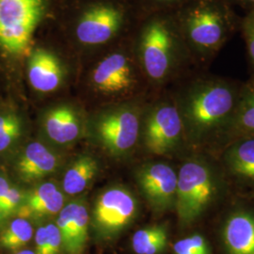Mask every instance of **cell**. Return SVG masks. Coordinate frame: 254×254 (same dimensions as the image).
Wrapping results in <instances>:
<instances>
[{
	"instance_id": "obj_1",
	"label": "cell",
	"mask_w": 254,
	"mask_h": 254,
	"mask_svg": "<svg viewBox=\"0 0 254 254\" xmlns=\"http://www.w3.org/2000/svg\"><path fill=\"white\" fill-rule=\"evenodd\" d=\"M238 95L227 82L207 79L198 82L187 96L184 117L191 131L197 136L230 124L234 115Z\"/></svg>"
},
{
	"instance_id": "obj_2",
	"label": "cell",
	"mask_w": 254,
	"mask_h": 254,
	"mask_svg": "<svg viewBox=\"0 0 254 254\" xmlns=\"http://www.w3.org/2000/svg\"><path fill=\"white\" fill-rule=\"evenodd\" d=\"M185 36L200 58H209L224 46L234 29L231 10L221 0H193L182 18Z\"/></svg>"
},
{
	"instance_id": "obj_3",
	"label": "cell",
	"mask_w": 254,
	"mask_h": 254,
	"mask_svg": "<svg viewBox=\"0 0 254 254\" xmlns=\"http://www.w3.org/2000/svg\"><path fill=\"white\" fill-rule=\"evenodd\" d=\"M45 0H0V49L12 57L30 54Z\"/></svg>"
},
{
	"instance_id": "obj_4",
	"label": "cell",
	"mask_w": 254,
	"mask_h": 254,
	"mask_svg": "<svg viewBox=\"0 0 254 254\" xmlns=\"http://www.w3.org/2000/svg\"><path fill=\"white\" fill-rule=\"evenodd\" d=\"M216 185L208 165L200 160L184 164L177 175L175 206L180 222L190 224L207 208Z\"/></svg>"
},
{
	"instance_id": "obj_5",
	"label": "cell",
	"mask_w": 254,
	"mask_h": 254,
	"mask_svg": "<svg viewBox=\"0 0 254 254\" xmlns=\"http://www.w3.org/2000/svg\"><path fill=\"white\" fill-rule=\"evenodd\" d=\"M175 39L164 21L154 20L145 27L140 41V58L147 75L154 81L166 78L173 69Z\"/></svg>"
},
{
	"instance_id": "obj_6",
	"label": "cell",
	"mask_w": 254,
	"mask_h": 254,
	"mask_svg": "<svg viewBox=\"0 0 254 254\" xmlns=\"http://www.w3.org/2000/svg\"><path fill=\"white\" fill-rule=\"evenodd\" d=\"M137 203L134 195L123 188H113L101 194L93 209V220L105 235L118 233L134 219Z\"/></svg>"
},
{
	"instance_id": "obj_7",
	"label": "cell",
	"mask_w": 254,
	"mask_h": 254,
	"mask_svg": "<svg viewBox=\"0 0 254 254\" xmlns=\"http://www.w3.org/2000/svg\"><path fill=\"white\" fill-rule=\"evenodd\" d=\"M179 109L173 105H161L154 109L146 121L144 142L154 154H166L177 145L183 131Z\"/></svg>"
},
{
	"instance_id": "obj_8",
	"label": "cell",
	"mask_w": 254,
	"mask_h": 254,
	"mask_svg": "<svg viewBox=\"0 0 254 254\" xmlns=\"http://www.w3.org/2000/svg\"><path fill=\"white\" fill-rule=\"evenodd\" d=\"M137 181L146 199L155 210L163 211L175 205L177 174L169 165L144 166L137 173Z\"/></svg>"
},
{
	"instance_id": "obj_9",
	"label": "cell",
	"mask_w": 254,
	"mask_h": 254,
	"mask_svg": "<svg viewBox=\"0 0 254 254\" xmlns=\"http://www.w3.org/2000/svg\"><path fill=\"white\" fill-rule=\"evenodd\" d=\"M139 119L136 111L123 109L102 119L97 127L103 144L114 154L127 153L137 140Z\"/></svg>"
},
{
	"instance_id": "obj_10",
	"label": "cell",
	"mask_w": 254,
	"mask_h": 254,
	"mask_svg": "<svg viewBox=\"0 0 254 254\" xmlns=\"http://www.w3.org/2000/svg\"><path fill=\"white\" fill-rule=\"evenodd\" d=\"M89 212L79 200L72 201L61 210L56 225L66 254H82L84 252L89 236Z\"/></svg>"
},
{
	"instance_id": "obj_11",
	"label": "cell",
	"mask_w": 254,
	"mask_h": 254,
	"mask_svg": "<svg viewBox=\"0 0 254 254\" xmlns=\"http://www.w3.org/2000/svg\"><path fill=\"white\" fill-rule=\"evenodd\" d=\"M121 23L117 9L101 6L87 11L76 27V37L85 45H100L115 34Z\"/></svg>"
},
{
	"instance_id": "obj_12",
	"label": "cell",
	"mask_w": 254,
	"mask_h": 254,
	"mask_svg": "<svg viewBox=\"0 0 254 254\" xmlns=\"http://www.w3.org/2000/svg\"><path fill=\"white\" fill-rule=\"evenodd\" d=\"M92 80L95 87L105 92H118L127 90L133 82L131 67L127 57L110 55L97 65Z\"/></svg>"
},
{
	"instance_id": "obj_13",
	"label": "cell",
	"mask_w": 254,
	"mask_h": 254,
	"mask_svg": "<svg viewBox=\"0 0 254 254\" xmlns=\"http://www.w3.org/2000/svg\"><path fill=\"white\" fill-rule=\"evenodd\" d=\"M229 254H254V216L240 211L227 218L222 230Z\"/></svg>"
},
{
	"instance_id": "obj_14",
	"label": "cell",
	"mask_w": 254,
	"mask_h": 254,
	"mask_svg": "<svg viewBox=\"0 0 254 254\" xmlns=\"http://www.w3.org/2000/svg\"><path fill=\"white\" fill-rule=\"evenodd\" d=\"M63 78V69L54 55L44 49H37L28 64V79L38 91L50 92L59 88Z\"/></svg>"
},
{
	"instance_id": "obj_15",
	"label": "cell",
	"mask_w": 254,
	"mask_h": 254,
	"mask_svg": "<svg viewBox=\"0 0 254 254\" xmlns=\"http://www.w3.org/2000/svg\"><path fill=\"white\" fill-rule=\"evenodd\" d=\"M64 195L54 184H41L26 196L20 218H42L54 216L64 208Z\"/></svg>"
},
{
	"instance_id": "obj_16",
	"label": "cell",
	"mask_w": 254,
	"mask_h": 254,
	"mask_svg": "<svg viewBox=\"0 0 254 254\" xmlns=\"http://www.w3.org/2000/svg\"><path fill=\"white\" fill-rule=\"evenodd\" d=\"M57 165V157L46 146L40 142H32L21 155L17 169L23 180L32 182L53 173Z\"/></svg>"
},
{
	"instance_id": "obj_17",
	"label": "cell",
	"mask_w": 254,
	"mask_h": 254,
	"mask_svg": "<svg viewBox=\"0 0 254 254\" xmlns=\"http://www.w3.org/2000/svg\"><path fill=\"white\" fill-rule=\"evenodd\" d=\"M46 134L53 141L66 144L73 141L80 132V124L73 109L59 107L50 110L45 120Z\"/></svg>"
},
{
	"instance_id": "obj_18",
	"label": "cell",
	"mask_w": 254,
	"mask_h": 254,
	"mask_svg": "<svg viewBox=\"0 0 254 254\" xmlns=\"http://www.w3.org/2000/svg\"><path fill=\"white\" fill-rule=\"evenodd\" d=\"M97 173V163L91 156H80L64 174L63 187L68 195L81 193Z\"/></svg>"
},
{
	"instance_id": "obj_19",
	"label": "cell",
	"mask_w": 254,
	"mask_h": 254,
	"mask_svg": "<svg viewBox=\"0 0 254 254\" xmlns=\"http://www.w3.org/2000/svg\"><path fill=\"white\" fill-rule=\"evenodd\" d=\"M230 124L237 133L254 135V80L248 83L239 92Z\"/></svg>"
},
{
	"instance_id": "obj_20",
	"label": "cell",
	"mask_w": 254,
	"mask_h": 254,
	"mask_svg": "<svg viewBox=\"0 0 254 254\" xmlns=\"http://www.w3.org/2000/svg\"><path fill=\"white\" fill-rule=\"evenodd\" d=\"M227 163L236 175L254 180V138L244 139L231 147L227 153Z\"/></svg>"
},
{
	"instance_id": "obj_21",
	"label": "cell",
	"mask_w": 254,
	"mask_h": 254,
	"mask_svg": "<svg viewBox=\"0 0 254 254\" xmlns=\"http://www.w3.org/2000/svg\"><path fill=\"white\" fill-rule=\"evenodd\" d=\"M168 244V232L164 225H153L136 231L132 248L136 254H159Z\"/></svg>"
},
{
	"instance_id": "obj_22",
	"label": "cell",
	"mask_w": 254,
	"mask_h": 254,
	"mask_svg": "<svg viewBox=\"0 0 254 254\" xmlns=\"http://www.w3.org/2000/svg\"><path fill=\"white\" fill-rule=\"evenodd\" d=\"M33 229L26 218L12 220L0 235V246L9 251H19L30 241Z\"/></svg>"
},
{
	"instance_id": "obj_23",
	"label": "cell",
	"mask_w": 254,
	"mask_h": 254,
	"mask_svg": "<svg viewBox=\"0 0 254 254\" xmlns=\"http://www.w3.org/2000/svg\"><path fill=\"white\" fill-rule=\"evenodd\" d=\"M173 254H211V251L204 236L195 234L178 240L173 245Z\"/></svg>"
},
{
	"instance_id": "obj_24",
	"label": "cell",
	"mask_w": 254,
	"mask_h": 254,
	"mask_svg": "<svg viewBox=\"0 0 254 254\" xmlns=\"http://www.w3.org/2000/svg\"><path fill=\"white\" fill-rule=\"evenodd\" d=\"M20 134L21 125L15 115L0 116V151L7 149Z\"/></svg>"
},
{
	"instance_id": "obj_25",
	"label": "cell",
	"mask_w": 254,
	"mask_h": 254,
	"mask_svg": "<svg viewBox=\"0 0 254 254\" xmlns=\"http://www.w3.org/2000/svg\"><path fill=\"white\" fill-rule=\"evenodd\" d=\"M242 31L245 39L246 47L251 62L254 65V8L243 19Z\"/></svg>"
},
{
	"instance_id": "obj_26",
	"label": "cell",
	"mask_w": 254,
	"mask_h": 254,
	"mask_svg": "<svg viewBox=\"0 0 254 254\" xmlns=\"http://www.w3.org/2000/svg\"><path fill=\"white\" fill-rule=\"evenodd\" d=\"M46 254H61L63 248V240L60 230L56 224L48 223L46 225Z\"/></svg>"
},
{
	"instance_id": "obj_27",
	"label": "cell",
	"mask_w": 254,
	"mask_h": 254,
	"mask_svg": "<svg viewBox=\"0 0 254 254\" xmlns=\"http://www.w3.org/2000/svg\"><path fill=\"white\" fill-rule=\"evenodd\" d=\"M22 199H23V196L18 189L9 188L1 207L0 220L10 216L17 209Z\"/></svg>"
},
{
	"instance_id": "obj_28",
	"label": "cell",
	"mask_w": 254,
	"mask_h": 254,
	"mask_svg": "<svg viewBox=\"0 0 254 254\" xmlns=\"http://www.w3.org/2000/svg\"><path fill=\"white\" fill-rule=\"evenodd\" d=\"M35 254H46V226H41L35 234Z\"/></svg>"
},
{
	"instance_id": "obj_29",
	"label": "cell",
	"mask_w": 254,
	"mask_h": 254,
	"mask_svg": "<svg viewBox=\"0 0 254 254\" xmlns=\"http://www.w3.org/2000/svg\"><path fill=\"white\" fill-rule=\"evenodd\" d=\"M9 186L6 179L0 177V212H1V207L3 204L4 199L6 197V194L9 190Z\"/></svg>"
},
{
	"instance_id": "obj_30",
	"label": "cell",
	"mask_w": 254,
	"mask_h": 254,
	"mask_svg": "<svg viewBox=\"0 0 254 254\" xmlns=\"http://www.w3.org/2000/svg\"><path fill=\"white\" fill-rule=\"evenodd\" d=\"M236 1L246 6H251L252 9L254 8V0H236Z\"/></svg>"
},
{
	"instance_id": "obj_31",
	"label": "cell",
	"mask_w": 254,
	"mask_h": 254,
	"mask_svg": "<svg viewBox=\"0 0 254 254\" xmlns=\"http://www.w3.org/2000/svg\"><path fill=\"white\" fill-rule=\"evenodd\" d=\"M35 254V253L31 250H23V251H20V252H16L15 254Z\"/></svg>"
},
{
	"instance_id": "obj_32",
	"label": "cell",
	"mask_w": 254,
	"mask_h": 254,
	"mask_svg": "<svg viewBox=\"0 0 254 254\" xmlns=\"http://www.w3.org/2000/svg\"><path fill=\"white\" fill-rule=\"evenodd\" d=\"M157 1H164V2H171V1H177V0H157Z\"/></svg>"
}]
</instances>
